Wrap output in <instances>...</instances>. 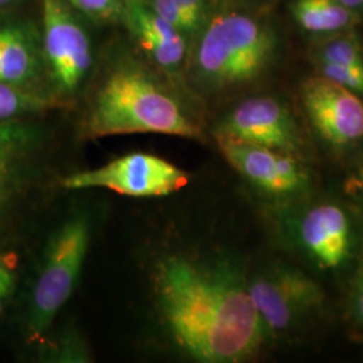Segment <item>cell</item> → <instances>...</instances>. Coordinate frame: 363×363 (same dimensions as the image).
Returning <instances> with one entry per match:
<instances>
[{
	"mask_svg": "<svg viewBox=\"0 0 363 363\" xmlns=\"http://www.w3.org/2000/svg\"><path fill=\"white\" fill-rule=\"evenodd\" d=\"M155 286L171 335L195 361L244 362L259 351L265 325L230 271L169 256L157 264Z\"/></svg>",
	"mask_w": 363,
	"mask_h": 363,
	"instance_id": "obj_1",
	"label": "cell"
},
{
	"mask_svg": "<svg viewBox=\"0 0 363 363\" xmlns=\"http://www.w3.org/2000/svg\"><path fill=\"white\" fill-rule=\"evenodd\" d=\"M85 130L91 138L157 133L202 139L179 100L136 65L118 66L96 91Z\"/></svg>",
	"mask_w": 363,
	"mask_h": 363,
	"instance_id": "obj_2",
	"label": "cell"
},
{
	"mask_svg": "<svg viewBox=\"0 0 363 363\" xmlns=\"http://www.w3.org/2000/svg\"><path fill=\"white\" fill-rule=\"evenodd\" d=\"M277 39L272 27L252 13L228 10L208 16L194 38L187 65L203 91L249 84L272 64Z\"/></svg>",
	"mask_w": 363,
	"mask_h": 363,
	"instance_id": "obj_3",
	"label": "cell"
},
{
	"mask_svg": "<svg viewBox=\"0 0 363 363\" xmlns=\"http://www.w3.org/2000/svg\"><path fill=\"white\" fill-rule=\"evenodd\" d=\"M91 241V225L86 216L78 214L66 220L54 234L33 289L28 310V337L45 334L73 295Z\"/></svg>",
	"mask_w": 363,
	"mask_h": 363,
	"instance_id": "obj_4",
	"label": "cell"
},
{
	"mask_svg": "<svg viewBox=\"0 0 363 363\" xmlns=\"http://www.w3.org/2000/svg\"><path fill=\"white\" fill-rule=\"evenodd\" d=\"M189 181V174L169 160L147 152H132L101 167L70 174L61 184L67 190L105 189L132 198H154L174 194Z\"/></svg>",
	"mask_w": 363,
	"mask_h": 363,
	"instance_id": "obj_5",
	"label": "cell"
},
{
	"mask_svg": "<svg viewBox=\"0 0 363 363\" xmlns=\"http://www.w3.org/2000/svg\"><path fill=\"white\" fill-rule=\"evenodd\" d=\"M265 330L280 334L318 311L325 292L318 281L292 267H276L247 284Z\"/></svg>",
	"mask_w": 363,
	"mask_h": 363,
	"instance_id": "obj_6",
	"label": "cell"
},
{
	"mask_svg": "<svg viewBox=\"0 0 363 363\" xmlns=\"http://www.w3.org/2000/svg\"><path fill=\"white\" fill-rule=\"evenodd\" d=\"M216 139L256 144L300 157L304 139L296 118L281 100L259 96L244 100L220 120Z\"/></svg>",
	"mask_w": 363,
	"mask_h": 363,
	"instance_id": "obj_7",
	"label": "cell"
},
{
	"mask_svg": "<svg viewBox=\"0 0 363 363\" xmlns=\"http://www.w3.org/2000/svg\"><path fill=\"white\" fill-rule=\"evenodd\" d=\"M43 55L62 96L77 91L93 65L91 39L64 0H43Z\"/></svg>",
	"mask_w": 363,
	"mask_h": 363,
	"instance_id": "obj_8",
	"label": "cell"
},
{
	"mask_svg": "<svg viewBox=\"0 0 363 363\" xmlns=\"http://www.w3.org/2000/svg\"><path fill=\"white\" fill-rule=\"evenodd\" d=\"M300 96L312 128L330 147L345 150L362 140L361 96L323 76L306 79Z\"/></svg>",
	"mask_w": 363,
	"mask_h": 363,
	"instance_id": "obj_9",
	"label": "cell"
},
{
	"mask_svg": "<svg viewBox=\"0 0 363 363\" xmlns=\"http://www.w3.org/2000/svg\"><path fill=\"white\" fill-rule=\"evenodd\" d=\"M217 143L229 164L267 195L292 198L310 189V174L298 156L232 139Z\"/></svg>",
	"mask_w": 363,
	"mask_h": 363,
	"instance_id": "obj_10",
	"label": "cell"
},
{
	"mask_svg": "<svg viewBox=\"0 0 363 363\" xmlns=\"http://www.w3.org/2000/svg\"><path fill=\"white\" fill-rule=\"evenodd\" d=\"M298 245L322 269H337L351 257L354 230L349 214L335 203H319L296 225Z\"/></svg>",
	"mask_w": 363,
	"mask_h": 363,
	"instance_id": "obj_11",
	"label": "cell"
},
{
	"mask_svg": "<svg viewBox=\"0 0 363 363\" xmlns=\"http://www.w3.org/2000/svg\"><path fill=\"white\" fill-rule=\"evenodd\" d=\"M120 19L157 67L181 72L189 61V38L162 18L147 0H124Z\"/></svg>",
	"mask_w": 363,
	"mask_h": 363,
	"instance_id": "obj_12",
	"label": "cell"
},
{
	"mask_svg": "<svg viewBox=\"0 0 363 363\" xmlns=\"http://www.w3.org/2000/svg\"><path fill=\"white\" fill-rule=\"evenodd\" d=\"M38 70V50L31 33L19 25L0 26V81L27 86Z\"/></svg>",
	"mask_w": 363,
	"mask_h": 363,
	"instance_id": "obj_13",
	"label": "cell"
},
{
	"mask_svg": "<svg viewBox=\"0 0 363 363\" xmlns=\"http://www.w3.org/2000/svg\"><path fill=\"white\" fill-rule=\"evenodd\" d=\"M31 139L33 132L21 121H0V216L16 191Z\"/></svg>",
	"mask_w": 363,
	"mask_h": 363,
	"instance_id": "obj_14",
	"label": "cell"
},
{
	"mask_svg": "<svg viewBox=\"0 0 363 363\" xmlns=\"http://www.w3.org/2000/svg\"><path fill=\"white\" fill-rule=\"evenodd\" d=\"M291 13L303 30L327 37L350 30L359 19L337 0H294Z\"/></svg>",
	"mask_w": 363,
	"mask_h": 363,
	"instance_id": "obj_15",
	"label": "cell"
},
{
	"mask_svg": "<svg viewBox=\"0 0 363 363\" xmlns=\"http://www.w3.org/2000/svg\"><path fill=\"white\" fill-rule=\"evenodd\" d=\"M150 6L187 38H195L208 16V0H147Z\"/></svg>",
	"mask_w": 363,
	"mask_h": 363,
	"instance_id": "obj_16",
	"label": "cell"
},
{
	"mask_svg": "<svg viewBox=\"0 0 363 363\" xmlns=\"http://www.w3.org/2000/svg\"><path fill=\"white\" fill-rule=\"evenodd\" d=\"M61 105L60 99L42 96L27 89V86L0 81V121L15 120L27 113H35Z\"/></svg>",
	"mask_w": 363,
	"mask_h": 363,
	"instance_id": "obj_17",
	"label": "cell"
},
{
	"mask_svg": "<svg viewBox=\"0 0 363 363\" xmlns=\"http://www.w3.org/2000/svg\"><path fill=\"white\" fill-rule=\"evenodd\" d=\"M318 64H334L363 69V54L358 38L351 33L328 35L315 52Z\"/></svg>",
	"mask_w": 363,
	"mask_h": 363,
	"instance_id": "obj_18",
	"label": "cell"
},
{
	"mask_svg": "<svg viewBox=\"0 0 363 363\" xmlns=\"http://www.w3.org/2000/svg\"><path fill=\"white\" fill-rule=\"evenodd\" d=\"M318 66L323 77L337 82L363 99V69L334 64H318Z\"/></svg>",
	"mask_w": 363,
	"mask_h": 363,
	"instance_id": "obj_19",
	"label": "cell"
},
{
	"mask_svg": "<svg viewBox=\"0 0 363 363\" xmlns=\"http://www.w3.org/2000/svg\"><path fill=\"white\" fill-rule=\"evenodd\" d=\"M78 11L94 19H116L121 16L124 0H67Z\"/></svg>",
	"mask_w": 363,
	"mask_h": 363,
	"instance_id": "obj_20",
	"label": "cell"
},
{
	"mask_svg": "<svg viewBox=\"0 0 363 363\" xmlns=\"http://www.w3.org/2000/svg\"><path fill=\"white\" fill-rule=\"evenodd\" d=\"M16 256L13 253H0V316L13 294L16 281Z\"/></svg>",
	"mask_w": 363,
	"mask_h": 363,
	"instance_id": "obj_21",
	"label": "cell"
},
{
	"mask_svg": "<svg viewBox=\"0 0 363 363\" xmlns=\"http://www.w3.org/2000/svg\"><path fill=\"white\" fill-rule=\"evenodd\" d=\"M350 310L354 319L363 325V262L351 281Z\"/></svg>",
	"mask_w": 363,
	"mask_h": 363,
	"instance_id": "obj_22",
	"label": "cell"
},
{
	"mask_svg": "<svg viewBox=\"0 0 363 363\" xmlns=\"http://www.w3.org/2000/svg\"><path fill=\"white\" fill-rule=\"evenodd\" d=\"M345 191L349 195H363V160L345 183Z\"/></svg>",
	"mask_w": 363,
	"mask_h": 363,
	"instance_id": "obj_23",
	"label": "cell"
},
{
	"mask_svg": "<svg viewBox=\"0 0 363 363\" xmlns=\"http://www.w3.org/2000/svg\"><path fill=\"white\" fill-rule=\"evenodd\" d=\"M337 1L352 13L358 15L363 13V0H337Z\"/></svg>",
	"mask_w": 363,
	"mask_h": 363,
	"instance_id": "obj_24",
	"label": "cell"
},
{
	"mask_svg": "<svg viewBox=\"0 0 363 363\" xmlns=\"http://www.w3.org/2000/svg\"><path fill=\"white\" fill-rule=\"evenodd\" d=\"M15 0H0V7L1 6H7V4H10V3H13Z\"/></svg>",
	"mask_w": 363,
	"mask_h": 363,
	"instance_id": "obj_25",
	"label": "cell"
}]
</instances>
